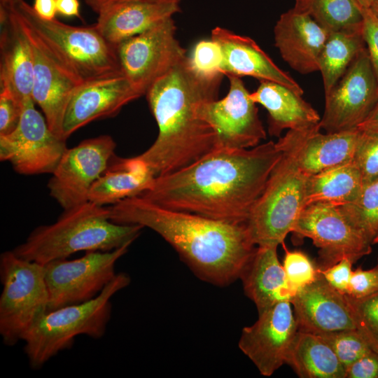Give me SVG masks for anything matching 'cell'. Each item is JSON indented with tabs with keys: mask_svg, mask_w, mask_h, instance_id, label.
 Masks as SVG:
<instances>
[{
	"mask_svg": "<svg viewBox=\"0 0 378 378\" xmlns=\"http://www.w3.org/2000/svg\"><path fill=\"white\" fill-rule=\"evenodd\" d=\"M32 8L39 18L46 20L55 19L57 13L56 0H34Z\"/></svg>",
	"mask_w": 378,
	"mask_h": 378,
	"instance_id": "7bdbcfd3",
	"label": "cell"
},
{
	"mask_svg": "<svg viewBox=\"0 0 378 378\" xmlns=\"http://www.w3.org/2000/svg\"><path fill=\"white\" fill-rule=\"evenodd\" d=\"M211 38L221 48L224 76H249L260 81L275 82L303 94L304 90L297 81L280 69L252 38L220 27L212 29Z\"/></svg>",
	"mask_w": 378,
	"mask_h": 378,
	"instance_id": "7402d4cb",
	"label": "cell"
},
{
	"mask_svg": "<svg viewBox=\"0 0 378 378\" xmlns=\"http://www.w3.org/2000/svg\"><path fill=\"white\" fill-rule=\"evenodd\" d=\"M298 331L290 301L279 302L258 313V320L243 328L239 348L265 376L284 364Z\"/></svg>",
	"mask_w": 378,
	"mask_h": 378,
	"instance_id": "2e32d148",
	"label": "cell"
},
{
	"mask_svg": "<svg viewBox=\"0 0 378 378\" xmlns=\"http://www.w3.org/2000/svg\"><path fill=\"white\" fill-rule=\"evenodd\" d=\"M290 303L299 331L320 335L356 329L346 295L330 285L318 270L316 279L300 289Z\"/></svg>",
	"mask_w": 378,
	"mask_h": 378,
	"instance_id": "ffe728a7",
	"label": "cell"
},
{
	"mask_svg": "<svg viewBox=\"0 0 378 378\" xmlns=\"http://www.w3.org/2000/svg\"><path fill=\"white\" fill-rule=\"evenodd\" d=\"M143 228L114 223L109 207L88 201L64 210L54 223L36 227L13 251L20 258L45 265L81 251H108L132 244Z\"/></svg>",
	"mask_w": 378,
	"mask_h": 378,
	"instance_id": "277c9868",
	"label": "cell"
},
{
	"mask_svg": "<svg viewBox=\"0 0 378 378\" xmlns=\"http://www.w3.org/2000/svg\"><path fill=\"white\" fill-rule=\"evenodd\" d=\"M366 132H378V102L367 118L357 127Z\"/></svg>",
	"mask_w": 378,
	"mask_h": 378,
	"instance_id": "bcb514c9",
	"label": "cell"
},
{
	"mask_svg": "<svg viewBox=\"0 0 378 378\" xmlns=\"http://www.w3.org/2000/svg\"><path fill=\"white\" fill-rule=\"evenodd\" d=\"M56 6L57 13L62 16L81 18L78 0H56Z\"/></svg>",
	"mask_w": 378,
	"mask_h": 378,
	"instance_id": "ee69618b",
	"label": "cell"
},
{
	"mask_svg": "<svg viewBox=\"0 0 378 378\" xmlns=\"http://www.w3.org/2000/svg\"><path fill=\"white\" fill-rule=\"evenodd\" d=\"M130 281L126 273H118L90 300L43 314L23 340L30 367L33 370L41 369L59 352L71 348L75 337L80 335L94 339L102 337L111 315V299L127 287Z\"/></svg>",
	"mask_w": 378,
	"mask_h": 378,
	"instance_id": "8992f818",
	"label": "cell"
},
{
	"mask_svg": "<svg viewBox=\"0 0 378 378\" xmlns=\"http://www.w3.org/2000/svg\"><path fill=\"white\" fill-rule=\"evenodd\" d=\"M283 267L290 288L296 293L312 283L318 269L303 252L286 249Z\"/></svg>",
	"mask_w": 378,
	"mask_h": 378,
	"instance_id": "d590c367",
	"label": "cell"
},
{
	"mask_svg": "<svg viewBox=\"0 0 378 378\" xmlns=\"http://www.w3.org/2000/svg\"><path fill=\"white\" fill-rule=\"evenodd\" d=\"M176 30L171 18L116 46L122 75L141 97L187 56Z\"/></svg>",
	"mask_w": 378,
	"mask_h": 378,
	"instance_id": "30bf717a",
	"label": "cell"
},
{
	"mask_svg": "<svg viewBox=\"0 0 378 378\" xmlns=\"http://www.w3.org/2000/svg\"><path fill=\"white\" fill-rule=\"evenodd\" d=\"M378 244V234L374 237V239L372 241V244Z\"/></svg>",
	"mask_w": 378,
	"mask_h": 378,
	"instance_id": "681fc988",
	"label": "cell"
},
{
	"mask_svg": "<svg viewBox=\"0 0 378 378\" xmlns=\"http://www.w3.org/2000/svg\"><path fill=\"white\" fill-rule=\"evenodd\" d=\"M292 232L300 239H310L318 248L319 270L343 258L355 263L372 252V242L349 221L340 208L326 203L307 205Z\"/></svg>",
	"mask_w": 378,
	"mask_h": 378,
	"instance_id": "8fae6325",
	"label": "cell"
},
{
	"mask_svg": "<svg viewBox=\"0 0 378 378\" xmlns=\"http://www.w3.org/2000/svg\"><path fill=\"white\" fill-rule=\"evenodd\" d=\"M23 104L6 88L0 90V136L13 132L18 127Z\"/></svg>",
	"mask_w": 378,
	"mask_h": 378,
	"instance_id": "74e56055",
	"label": "cell"
},
{
	"mask_svg": "<svg viewBox=\"0 0 378 378\" xmlns=\"http://www.w3.org/2000/svg\"><path fill=\"white\" fill-rule=\"evenodd\" d=\"M14 13L27 34L32 50V99L42 110L50 130L64 139L62 134L64 113L71 94L83 82L57 62L34 31Z\"/></svg>",
	"mask_w": 378,
	"mask_h": 378,
	"instance_id": "ac0fdd59",
	"label": "cell"
},
{
	"mask_svg": "<svg viewBox=\"0 0 378 378\" xmlns=\"http://www.w3.org/2000/svg\"><path fill=\"white\" fill-rule=\"evenodd\" d=\"M111 220L148 227L168 242L202 280L225 286L240 278L256 248L245 223L169 209L141 197L109 206Z\"/></svg>",
	"mask_w": 378,
	"mask_h": 378,
	"instance_id": "7a4b0ae2",
	"label": "cell"
},
{
	"mask_svg": "<svg viewBox=\"0 0 378 378\" xmlns=\"http://www.w3.org/2000/svg\"><path fill=\"white\" fill-rule=\"evenodd\" d=\"M115 147L111 136L101 135L67 148L48 181L50 195L64 210L88 202L91 187L108 167Z\"/></svg>",
	"mask_w": 378,
	"mask_h": 378,
	"instance_id": "9a60e30c",
	"label": "cell"
},
{
	"mask_svg": "<svg viewBox=\"0 0 378 378\" xmlns=\"http://www.w3.org/2000/svg\"><path fill=\"white\" fill-rule=\"evenodd\" d=\"M320 124L301 130H289L276 142L307 176L353 160L360 132L323 134Z\"/></svg>",
	"mask_w": 378,
	"mask_h": 378,
	"instance_id": "e0dca14e",
	"label": "cell"
},
{
	"mask_svg": "<svg viewBox=\"0 0 378 378\" xmlns=\"http://www.w3.org/2000/svg\"><path fill=\"white\" fill-rule=\"evenodd\" d=\"M276 249L277 246H257L239 278L245 294L258 313L279 302H290L295 295L279 261Z\"/></svg>",
	"mask_w": 378,
	"mask_h": 378,
	"instance_id": "d4e9b609",
	"label": "cell"
},
{
	"mask_svg": "<svg viewBox=\"0 0 378 378\" xmlns=\"http://www.w3.org/2000/svg\"><path fill=\"white\" fill-rule=\"evenodd\" d=\"M377 102V81L365 47L335 85L325 94L321 129L327 133L356 130Z\"/></svg>",
	"mask_w": 378,
	"mask_h": 378,
	"instance_id": "5bb4252c",
	"label": "cell"
},
{
	"mask_svg": "<svg viewBox=\"0 0 378 378\" xmlns=\"http://www.w3.org/2000/svg\"><path fill=\"white\" fill-rule=\"evenodd\" d=\"M281 155L272 141L251 149L215 148L185 167L155 177L138 196L169 209L245 223Z\"/></svg>",
	"mask_w": 378,
	"mask_h": 378,
	"instance_id": "6da1fadb",
	"label": "cell"
},
{
	"mask_svg": "<svg viewBox=\"0 0 378 378\" xmlns=\"http://www.w3.org/2000/svg\"><path fill=\"white\" fill-rule=\"evenodd\" d=\"M329 32L309 15L293 8L282 13L274 27V46L295 71H318L319 59Z\"/></svg>",
	"mask_w": 378,
	"mask_h": 378,
	"instance_id": "44dd1931",
	"label": "cell"
},
{
	"mask_svg": "<svg viewBox=\"0 0 378 378\" xmlns=\"http://www.w3.org/2000/svg\"><path fill=\"white\" fill-rule=\"evenodd\" d=\"M24 0H0V7L6 8H13L20 4Z\"/></svg>",
	"mask_w": 378,
	"mask_h": 378,
	"instance_id": "7dc6e473",
	"label": "cell"
},
{
	"mask_svg": "<svg viewBox=\"0 0 378 378\" xmlns=\"http://www.w3.org/2000/svg\"><path fill=\"white\" fill-rule=\"evenodd\" d=\"M0 335L13 346L48 311L49 294L43 265L18 256L13 251L0 256Z\"/></svg>",
	"mask_w": 378,
	"mask_h": 378,
	"instance_id": "ba28073f",
	"label": "cell"
},
{
	"mask_svg": "<svg viewBox=\"0 0 378 378\" xmlns=\"http://www.w3.org/2000/svg\"><path fill=\"white\" fill-rule=\"evenodd\" d=\"M365 47L362 27L329 33L318 64L324 94L335 85L355 57Z\"/></svg>",
	"mask_w": 378,
	"mask_h": 378,
	"instance_id": "f546056e",
	"label": "cell"
},
{
	"mask_svg": "<svg viewBox=\"0 0 378 378\" xmlns=\"http://www.w3.org/2000/svg\"><path fill=\"white\" fill-rule=\"evenodd\" d=\"M155 178L139 155L130 158L113 155L105 172L91 187L88 201L102 206L114 204L139 195L151 186Z\"/></svg>",
	"mask_w": 378,
	"mask_h": 378,
	"instance_id": "4316f807",
	"label": "cell"
},
{
	"mask_svg": "<svg viewBox=\"0 0 378 378\" xmlns=\"http://www.w3.org/2000/svg\"><path fill=\"white\" fill-rule=\"evenodd\" d=\"M188 59L193 69L204 77L213 78L223 75V52L220 45L212 38L198 41Z\"/></svg>",
	"mask_w": 378,
	"mask_h": 378,
	"instance_id": "e575fe53",
	"label": "cell"
},
{
	"mask_svg": "<svg viewBox=\"0 0 378 378\" xmlns=\"http://www.w3.org/2000/svg\"><path fill=\"white\" fill-rule=\"evenodd\" d=\"M308 176L282 152L246 222L255 246H278L293 232L307 206Z\"/></svg>",
	"mask_w": 378,
	"mask_h": 378,
	"instance_id": "52a82bcc",
	"label": "cell"
},
{
	"mask_svg": "<svg viewBox=\"0 0 378 378\" xmlns=\"http://www.w3.org/2000/svg\"><path fill=\"white\" fill-rule=\"evenodd\" d=\"M371 8L373 10L374 13L378 16V7H372Z\"/></svg>",
	"mask_w": 378,
	"mask_h": 378,
	"instance_id": "f907efd6",
	"label": "cell"
},
{
	"mask_svg": "<svg viewBox=\"0 0 378 378\" xmlns=\"http://www.w3.org/2000/svg\"><path fill=\"white\" fill-rule=\"evenodd\" d=\"M10 8L53 58L81 82L122 75L116 47L104 38L96 24L72 26L56 19L46 20L24 1Z\"/></svg>",
	"mask_w": 378,
	"mask_h": 378,
	"instance_id": "5b68a950",
	"label": "cell"
},
{
	"mask_svg": "<svg viewBox=\"0 0 378 378\" xmlns=\"http://www.w3.org/2000/svg\"><path fill=\"white\" fill-rule=\"evenodd\" d=\"M363 184L354 160L328 168L308 176L307 206L313 203L344 206L356 198Z\"/></svg>",
	"mask_w": 378,
	"mask_h": 378,
	"instance_id": "f1b7e54d",
	"label": "cell"
},
{
	"mask_svg": "<svg viewBox=\"0 0 378 378\" xmlns=\"http://www.w3.org/2000/svg\"><path fill=\"white\" fill-rule=\"evenodd\" d=\"M362 32L378 85V16L371 8L363 7Z\"/></svg>",
	"mask_w": 378,
	"mask_h": 378,
	"instance_id": "ab89813d",
	"label": "cell"
},
{
	"mask_svg": "<svg viewBox=\"0 0 378 378\" xmlns=\"http://www.w3.org/2000/svg\"><path fill=\"white\" fill-rule=\"evenodd\" d=\"M356 323V329L374 351L378 352V291L354 298L346 295Z\"/></svg>",
	"mask_w": 378,
	"mask_h": 378,
	"instance_id": "836d02e7",
	"label": "cell"
},
{
	"mask_svg": "<svg viewBox=\"0 0 378 378\" xmlns=\"http://www.w3.org/2000/svg\"><path fill=\"white\" fill-rule=\"evenodd\" d=\"M225 76L230 81L227 94L220 99H210L200 104L197 115L214 130L216 148L255 147L266 139L257 104L240 77Z\"/></svg>",
	"mask_w": 378,
	"mask_h": 378,
	"instance_id": "4fadbf2b",
	"label": "cell"
},
{
	"mask_svg": "<svg viewBox=\"0 0 378 378\" xmlns=\"http://www.w3.org/2000/svg\"><path fill=\"white\" fill-rule=\"evenodd\" d=\"M378 291V258L377 265L369 270L360 267L352 271L346 295L360 298Z\"/></svg>",
	"mask_w": 378,
	"mask_h": 378,
	"instance_id": "f35d334b",
	"label": "cell"
},
{
	"mask_svg": "<svg viewBox=\"0 0 378 378\" xmlns=\"http://www.w3.org/2000/svg\"><path fill=\"white\" fill-rule=\"evenodd\" d=\"M358 1L365 8H372L374 5V0H358Z\"/></svg>",
	"mask_w": 378,
	"mask_h": 378,
	"instance_id": "c3c4849f",
	"label": "cell"
},
{
	"mask_svg": "<svg viewBox=\"0 0 378 378\" xmlns=\"http://www.w3.org/2000/svg\"><path fill=\"white\" fill-rule=\"evenodd\" d=\"M332 349L345 370L372 349L356 329L317 335Z\"/></svg>",
	"mask_w": 378,
	"mask_h": 378,
	"instance_id": "d6a6232c",
	"label": "cell"
},
{
	"mask_svg": "<svg viewBox=\"0 0 378 378\" xmlns=\"http://www.w3.org/2000/svg\"><path fill=\"white\" fill-rule=\"evenodd\" d=\"M339 208L349 221L372 244L378 234V176L364 181L356 198Z\"/></svg>",
	"mask_w": 378,
	"mask_h": 378,
	"instance_id": "1f68e13d",
	"label": "cell"
},
{
	"mask_svg": "<svg viewBox=\"0 0 378 378\" xmlns=\"http://www.w3.org/2000/svg\"><path fill=\"white\" fill-rule=\"evenodd\" d=\"M293 8L309 15L329 33L362 27L363 6L358 0H295Z\"/></svg>",
	"mask_w": 378,
	"mask_h": 378,
	"instance_id": "4dcf8cb0",
	"label": "cell"
},
{
	"mask_svg": "<svg viewBox=\"0 0 378 378\" xmlns=\"http://www.w3.org/2000/svg\"><path fill=\"white\" fill-rule=\"evenodd\" d=\"M131 244L108 251H89L77 259H57L43 265L49 294L47 312L96 297L115 278V263Z\"/></svg>",
	"mask_w": 378,
	"mask_h": 378,
	"instance_id": "9c48e42d",
	"label": "cell"
},
{
	"mask_svg": "<svg viewBox=\"0 0 378 378\" xmlns=\"http://www.w3.org/2000/svg\"><path fill=\"white\" fill-rule=\"evenodd\" d=\"M85 3L95 13H99L104 8L116 4L129 1H152L160 2L176 3L180 4L181 0H83Z\"/></svg>",
	"mask_w": 378,
	"mask_h": 378,
	"instance_id": "f6af8a7d",
	"label": "cell"
},
{
	"mask_svg": "<svg viewBox=\"0 0 378 378\" xmlns=\"http://www.w3.org/2000/svg\"><path fill=\"white\" fill-rule=\"evenodd\" d=\"M223 76L200 75L186 56L147 90L145 95L158 134L139 156L155 177L185 167L216 148V134L197 109L202 102L217 99Z\"/></svg>",
	"mask_w": 378,
	"mask_h": 378,
	"instance_id": "3957f363",
	"label": "cell"
},
{
	"mask_svg": "<svg viewBox=\"0 0 378 378\" xmlns=\"http://www.w3.org/2000/svg\"><path fill=\"white\" fill-rule=\"evenodd\" d=\"M286 364L301 378H346V370L318 335L298 331Z\"/></svg>",
	"mask_w": 378,
	"mask_h": 378,
	"instance_id": "83f0119b",
	"label": "cell"
},
{
	"mask_svg": "<svg viewBox=\"0 0 378 378\" xmlns=\"http://www.w3.org/2000/svg\"><path fill=\"white\" fill-rule=\"evenodd\" d=\"M0 88L21 102L32 99L33 55L27 34L14 12L0 7Z\"/></svg>",
	"mask_w": 378,
	"mask_h": 378,
	"instance_id": "603a6c76",
	"label": "cell"
},
{
	"mask_svg": "<svg viewBox=\"0 0 378 378\" xmlns=\"http://www.w3.org/2000/svg\"><path fill=\"white\" fill-rule=\"evenodd\" d=\"M372 7H378V0H374V5Z\"/></svg>",
	"mask_w": 378,
	"mask_h": 378,
	"instance_id": "816d5d0a",
	"label": "cell"
},
{
	"mask_svg": "<svg viewBox=\"0 0 378 378\" xmlns=\"http://www.w3.org/2000/svg\"><path fill=\"white\" fill-rule=\"evenodd\" d=\"M34 104L33 99L26 100L16 129L0 136V160L21 174H52L67 149L66 140L50 130Z\"/></svg>",
	"mask_w": 378,
	"mask_h": 378,
	"instance_id": "7c38bea8",
	"label": "cell"
},
{
	"mask_svg": "<svg viewBox=\"0 0 378 378\" xmlns=\"http://www.w3.org/2000/svg\"><path fill=\"white\" fill-rule=\"evenodd\" d=\"M360 132L353 160L364 182L378 176V132Z\"/></svg>",
	"mask_w": 378,
	"mask_h": 378,
	"instance_id": "8d00e7d4",
	"label": "cell"
},
{
	"mask_svg": "<svg viewBox=\"0 0 378 378\" xmlns=\"http://www.w3.org/2000/svg\"><path fill=\"white\" fill-rule=\"evenodd\" d=\"M179 4L152 1L116 4L97 13L95 24L104 38L116 47L125 40L173 18L181 10Z\"/></svg>",
	"mask_w": 378,
	"mask_h": 378,
	"instance_id": "cb8c5ba5",
	"label": "cell"
},
{
	"mask_svg": "<svg viewBox=\"0 0 378 378\" xmlns=\"http://www.w3.org/2000/svg\"><path fill=\"white\" fill-rule=\"evenodd\" d=\"M354 263L348 258H343L337 263L318 271L334 288L346 295L349 286Z\"/></svg>",
	"mask_w": 378,
	"mask_h": 378,
	"instance_id": "60d3db41",
	"label": "cell"
},
{
	"mask_svg": "<svg viewBox=\"0 0 378 378\" xmlns=\"http://www.w3.org/2000/svg\"><path fill=\"white\" fill-rule=\"evenodd\" d=\"M346 378H378V352L371 351L347 368Z\"/></svg>",
	"mask_w": 378,
	"mask_h": 378,
	"instance_id": "b9f144b4",
	"label": "cell"
},
{
	"mask_svg": "<svg viewBox=\"0 0 378 378\" xmlns=\"http://www.w3.org/2000/svg\"><path fill=\"white\" fill-rule=\"evenodd\" d=\"M251 97L267 110L271 136L279 138L284 130H301L320 122V115L302 95L278 83L260 81Z\"/></svg>",
	"mask_w": 378,
	"mask_h": 378,
	"instance_id": "484cf974",
	"label": "cell"
},
{
	"mask_svg": "<svg viewBox=\"0 0 378 378\" xmlns=\"http://www.w3.org/2000/svg\"><path fill=\"white\" fill-rule=\"evenodd\" d=\"M140 97L123 75L83 82L68 102L62 123L64 139L92 121L116 115Z\"/></svg>",
	"mask_w": 378,
	"mask_h": 378,
	"instance_id": "d6986e66",
	"label": "cell"
}]
</instances>
